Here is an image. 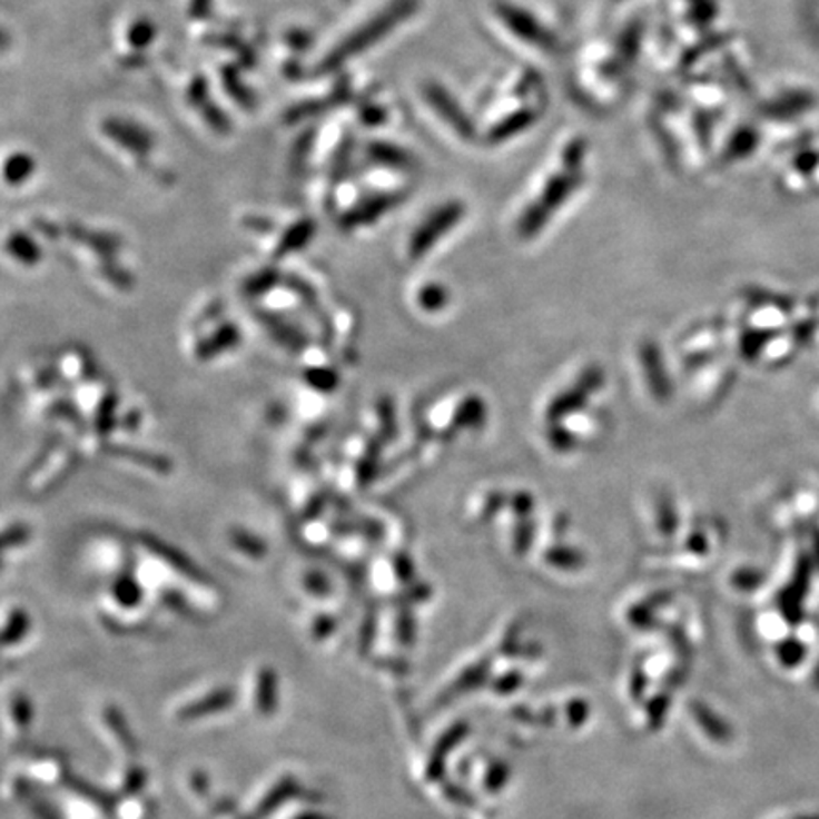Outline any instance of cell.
Masks as SVG:
<instances>
[{"label": "cell", "instance_id": "cell-1", "mask_svg": "<svg viewBox=\"0 0 819 819\" xmlns=\"http://www.w3.org/2000/svg\"><path fill=\"white\" fill-rule=\"evenodd\" d=\"M417 10V0H391L389 4L366 21L365 26L355 29L349 37L342 40L327 58L320 63V72H330L339 69L349 59L363 51L371 50L372 46L387 39L391 32L414 16Z\"/></svg>", "mask_w": 819, "mask_h": 819}, {"label": "cell", "instance_id": "cell-2", "mask_svg": "<svg viewBox=\"0 0 819 819\" xmlns=\"http://www.w3.org/2000/svg\"><path fill=\"white\" fill-rule=\"evenodd\" d=\"M581 169H563L560 174L552 175L546 186H544L543 193L539 196L537 204L533 205L532 209L527 211L524 217V230L527 234L537 231L543 226L544 220L551 217L552 211L557 209L560 205L570 198L571 193L575 190L576 186L581 185Z\"/></svg>", "mask_w": 819, "mask_h": 819}, {"label": "cell", "instance_id": "cell-3", "mask_svg": "<svg viewBox=\"0 0 819 819\" xmlns=\"http://www.w3.org/2000/svg\"><path fill=\"white\" fill-rule=\"evenodd\" d=\"M495 12L514 37H519L527 45L535 46L539 50H556L557 39L554 37V32L549 27H544L533 13L527 12L524 8L511 4V2H500L495 7Z\"/></svg>", "mask_w": 819, "mask_h": 819}, {"label": "cell", "instance_id": "cell-4", "mask_svg": "<svg viewBox=\"0 0 819 819\" xmlns=\"http://www.w3.org/2000/svg\"><path fill=\"white\" fill-rule=\"evenodd\" d=\"M425 99L430 101L431 109L435 110L455 134H460L463 139H473L474 126L471 118L461 109L460 102L450 96L446 88H442L438 83H430L425 88Z\"/></svg>", "mask_w": 819, "mask_h": 819}, {"label": "cell", "instance_id": "cell-5", "mask_svg": "<svg viewBox=\"0 0 819 819\" xmlns=\"http://www.w3.org/2000/svg\"><path fill=\"white\" fill-rule=\"evenodd\" d=\"M102 129L116 145L128 148L131 154H148L152 150V135L139 124H131L129 120H107Z\"/></svg>", "mask_w": 819, "mask_h": 819}, {"label": "cell", "instance_id": "cell-6", "mask_svg": "<svg viewBox=\"0 0 819 819\" xmlns=\"http://www.w3.org/2000/svg\"><path fill=\"white\" fill-rule=\"evenodd\" d=\"M461 215H463V207L460 204L444 205L422 226V230L417 231L414 249H430L438 237L444 236L460 220Z\"/></svg>", "mask_w": 819, "mask_h": 819}, {"label": "cell", "instance_id": "cell-7", "mask_svg": "<svg viewBox=\"0 0 819 819\" xmlns=\"http://www.w3.org/2000/svg\"><path fill=\"white\" fill-rule=\"evenodd\" d=\"M368 158L374 164L391 167V169H412L414 167L412 154L391 142H372L368 147Z\"/></svg>", "mask_w": 819, "mask_h": 819}, {"label": "cell", "instance_id": "cell-8", "mask_svg": "<svg viewBox=\"0 0 819 819\" xmlns=\"http://www.w3.org/2000/svg\"><path fill=\"white\" fill-rule=\"evenodd\" d=\"M535 118H537V115L532 109H520L505 116L500 124L493 126L492 131H490V141L503 142L514 137V135L522 134L530 126H533Z\"/></svg>", "mask_w": 819, "mask_h": 819}, {"label": "cell", "instance_id": "cell-9", "mask_svg": "<svg viewBox=\"0 0 819 819\" xmlns=\"http://www.w3.org/2000/svg\"><path fill=\"white\" fill-rule=\"evenodd\" d=\"M398 201H401V196H397V194H379V196H374V198L366 199V201L358 205L349 218H352V223H371L379 215H384V211L391 209L393 205H397Z\"/></svg>", "mask_w": 819, "mask_h": 819}, {"label": "cell", "instance_id": "cell-10", "mask_svg": "<svg viewBox=\"0 0 819 819\" xmlns=\"http://www.w3.org/2000/svg\"><path fill=\"white\" fill-rule=\"evenodd\" d=\"M34 161L27 154H13L12 158L7 161V179L12 185H20L32 174Z\"/></svg>", "mask_w": 819, "mask_h": 819}, {"label": "cell", "instance_id": "cell-11", "mask_svg": "<svg viewBox=\"0 0 819 819\" xmlns=\"http://www.w3.org/2000/svg\"><path fill=\"white\" fill-rule=\"evenodd\" d=\"M756 134H753L751 129H740V131H737L734 137H732L729 148H727V156H729V158H742V156H748V154L753 150V147H756Z\"/></svg>", "mask_w": 819, "mask_h": 819}, {"label": "cell", "instance_id": "cell-12", "mask_svg": "<svg viewBox=\"0 0 819 819\" xmlns=\"http://www.w3.org/2000/svg\"><path fill=\"white\" fill-rule=\"evenodd\" d=\"M154 37L156 27L148 20L135 21L134 26L129 27L128 39L134 48H145L152 42Z\"/></svg>", "mask_w": 819, "mask_h": 819}, {"label": "cell", "instance_id": "cell-13", "mask_svg": "<svg viewBox=\"0 0 819 819\" xmlns=\"http://www.w3.org/2000/svg\"><path fill=\"white\" fill-rule=\"evenodd\" d=\"M584 156H586V141L584 139H575L571 141L565 150H563V166L568 169H581Z\"/></svg>", "mask_w": 819, "mask_h": 819}, {"label": "cell", "instance_id": "cell-14", "mask_svg": "<svg viewBox=\"0 0 819 819\" xmlns=\"http://www.w3.org/2000/svg\"><path fill=\"white\" fill-rule=\"evenodd\" d=\"M691 16L698 26L710 23L716 18V2L713 0H692Z\"/></svg>", "mask_w": 819, "mask_h": 819}, {"label": "cell", "instance_id": "cell-15", "mask_svg": "<svg viewBox=\"0 0 819 819\" xmlns=\"http://www.w3.org/2000/svg\"><path fill=\"white\" fill-rule=\"evenodd\" d=\"M641 29L640 26L628 27L624 34L621 37V53L626 56V59L634 58L640 48Z\"/></svg>", "mask_w": 819, "mask_h": 819}]
</instances>
